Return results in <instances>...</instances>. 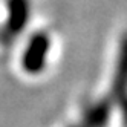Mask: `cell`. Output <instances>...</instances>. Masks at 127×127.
I'll return each instance as SVG.
<instances>
[{
	"instance_id": "1",
	"label": "cell",
	"mask_w": 127,
	"mask_h": 127,
	"mask_svg": "<svg viewBox=\"0 0 127 127\" xmlns=\"http://www.w3.org/2000/svg\"><path fill=\"white\" fill-rule=\"evenodd\" d=\"M109 118V104L101 103L95 106L86 116V121L81 127H104Z\"/></svg>"
}]
</instances>
